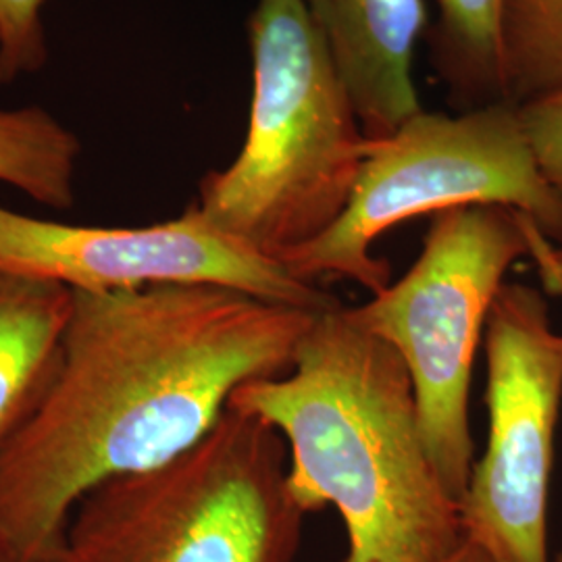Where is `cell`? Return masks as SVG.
<instances>
[{"instance_id": "2e32d148", "label": "cell", "mask_w": 562, "mask_h": 562, "mask_svg": "<svg viewBox=\"0 0 562 562\" xmlns=\"http://www.w3.org/2000/svg\"><path fill=\"white\" fill-rule=\"evenodd\" d=\"M529 241H531V259L538 265V271L542 276L543 285L548 292L562 294V246L548 240L538 225H531L529 232Z\"/></svg>"}, {"instance_id": "9c48e42d", "label": "cell", "mask_w": 562, "mask_h": 562, "mask_svg": "<svg viewBox=\"0 0 562 562\" xmlns=\"http://www.w3.org/2000/svg\"><path fill=\"white\" fill-rule=\"evenodd\" d=\"M348 90L367 138H383L422 113L413 55L423 0H304Z\"/></svg>"}, {"instance_id": "5b68a950", "label": "cell", "mask_w": 562, "mask_h": 562, "mask_svg": "<svg viewBox=\"0 0 562 562\" xmlns=\"http://www.w3.org/2000/svg\"><path fill=\"white\" fill-rule=\"evenodd\" d=\"M480 204L521 213L562 246L561 199L543 178L510 102L462 115L422 111L396 132L367 138L359 178L338 222L280 261L299 280L344 278L373 296L390 285V262L373 257V244L390 227Z\"/></svg>"}, {"instance_id": "9a60e30c", "label": "cell", "mask_w": 562, "mask_h": 562, "mask_svg": "<svg viewBox=\"0 0 562 562\" xmlns=\"http://www.w3.org/2000/svg\"><path fill=\"white\" fill-rule=\"evenodd\" d=\"M517 109L543 178L562 202V92Z\"/></svg>"}, {"instance_id": "3957f363", "label": "cell", "mask_w": 562, "mask_h": 562, "mask_svg": "<svg viewBox=\"0 0 562 562\" xmlns=\"http://www.w3.org/2000/svg\"><path fill=\"white\" fill-rule=\"evenodd\" d=\"M252 102L240 155L204 176L194 206L280 261L338 222L367 136L304 0H259L250 15Z\"/></svg>"}, {"instance_id": "30bf717a", "label": "cell", "mask_w": 562, "mask_h": 562, "mask_svg": "<svg viewBox=\"0 0 562 562\" xmlns=\"http://www.w3.org/2000/svg\"><path fill=\"white\" fill-rule=\"evenodd\" d=\"M74 292L0 269V452L50 382Z\"/></svg>"}, {"instance_id": "6da1fadb", "label": "cell", "mask_w": 562, "mask_h": 562, "mask_svg": "<svg viewBox=\"0 0 562 562\" xmlns=\"http://www.w3.org/2000/svg\"><path fill=\"white\" fill-rule=\"evenodd\" d=\"M315 315L211 283L74 292L57 369L0 452V540L18 562L57 557L88 492L180 457L240 385L288 375Z\"/></svg>"}, {"instance_id": "ba28073f", "label": "cell", "mask_w": 562, "mask_h": 562, "mask_svg": "<svg viewBox=\"0 0 562 562\" xmlns=\"http://www.w3.org/2000/svg\"><path fill=\"white\" fill-rule=\"evenodd\" d=\"M0 269L86 294L211 283L311 313L341 306L322 285L222 232L194 204L176 220L140 227L74 225L0 206Z\"/></svg>"}, {"instance_id": "5bb4252c", "label": "cell", "mask_w": 562, "mask_h": 562, "mask_svg": "<svg viewBox=\"0 0 562 562\" xmlns=\"http://www.w3.org/2000/svg\"><path fill=\"white\" fill-rule=\"evenodd\" d=\"M44 0H0V86L38 74L48 63Z\"/></svg>"}, {"instance_id": "ffe728a7", "label": "cell", "mask_w": 562, "mask_h": 562, "mask_svg": "<svg viewBox=\"0 0 562 562\" xmlns=\"http://www.w3.org/2000/svg\"><path fill=\"white\" fill-rule=\"evenodd\" d=\"M38 562H59V554H57V557H53V559H44V561Z\"/></svg>"}, {"instance_id": "7c38bea8", "label": "cell", "mask_w": 562, "mask_h": 562, "mask_svg": "<svg viewBox=\"0 0 562 562\" xmlns=\"http://www.w3.org/2000/svg\"><path fill=\"white\" fill-rule=\"evenodd\" d=\"M503 2L438 0L440 25L434 38V63L459 97L504 101Z\"/></svg>"}, {"instance_id": "8fae6325", "label": "cell", "mask_w": 562, "mask_h": 562, "mask_svg": "<svg viewBox=\"0 0 562 562\" xmlns=\"http://www.w3.org/2000/svg\"><path fill=\"white\" fill-rule=\"evenodd\" d=\"M81 142L50 111L0 109V183L55 211L76 202Z\"/></svg>"}, {"instance_id": "8992f818", "label": "cell", "mask_w": 562, "mask_h": 562, "mask_svg": "<svg viewBox=\"0 0 562 562\" xmlns=\"http://www.w3.org/2000/svg\"><path fill=\"white\" fill-rule=\"evenodd\" d=\"M531 225L496 204L442 211L402 280L364 304L344 306L350 322L401 355L427 454L457 503L475 464L469 398L477 346L508 269L531 255Z\"/></svg>"}, {"instance_id": "ac0fdd59", "label": "cell", "mask_w": 562, "mask_h": 562, "mask_svg": "<svg viewBox=\"0 0 562 562\" xmlns=\"http://www.w3.org/2000/svg\"><path fill=\"white\" fill-rule=\"evenodd\" d=\"M0 562H18V559L13 557V552L7 548V543L0 540Z\"/></svg>"}, {"instance_id": "7a4b0ae2", "label": "cell", "mask_w": 562, "mask_h": 562, "mask_svg": "<svg viewBox=\"0 0 562 562\" xmlns=\"http://www.w3.org/2000/svg\"><path fill=\"white\" fill-rule=\"evenodd\" d=\"M227 408L283 436L290 492L306 515L338 508L341 562H442L464 543L459 503L423 442L406 364L344 304L315 315L288 375L244 383Z\"/></svg>"}, {"instance_id": "277c9868", "label": "cell", "mask_w": 562, "mask_h": 562, "mask_svg": "<svg viewBox=\"0 0 562 562\" xmlns=\"http://www.w3.org/2000/svg\"><path fill=\"white\" fill-rule=\"evenodd\" d=\"M288 457L273 425L225 408L180 457L88 492L59 562H294L306 513Z\"/></svg>"}, {"instance_id": "52a82bcc", "label": "cell", "mask_w": 562, "mask_h": 562, "mask_svg": "<svg viewBox=\"0 0 562 562\" xmlns=\"http://www.w3.org/2000/svg\"><path fill=\"white\" fill-rule=\"evenodd\" d=\"M487 446L462 494V531L494 562H552L548 503L562 406V334L548 302L506 281L485 325Z\"/></svg>"}, {"instance_id": "e0dca14e", "label": "cell", "mask_w": 562, "mask_h": 562, "mask_svg": "<svg viewBox=\"0 0 562 562\" xmlns=\"http://www.w3.org/2000/svg\"><path fill=\"white\" fill-rule=\"evenodd\" d=\"M442 562H494L485 552H483L480 546H475V543L467 542L462 543L461 548L454 552V554H450L448 559H443Z\"/></svg>"}, {"instance_id": "d6986e66", "label": "cell", "mask_w": 562, "mask_h": 562, "mask_svg": "<svg viewBox=\"0 0 562 562\" xmlns=\"http://www.w3.org/2000/svg\"><path fill=\"white\" fill-rule=\"evenodd\" d=\"M552 562H562V543L561 548H559V552H557V557H554V561Z\"/></svg>"}, {"instance_id": "4fadbf2b", "label": "cell", "mask_w": 562, "mask_h": 562, "mask_svg": "<svg viewBox=\"0 0 562 562\" xmlns=\"http://www.w3.org/2000/svg\"><path fill=\"white\" fill-rule=\"evenodd\" d=\"M504 101L519 106L562 92V0H504Z\"/></svg>"}]
</instances>
